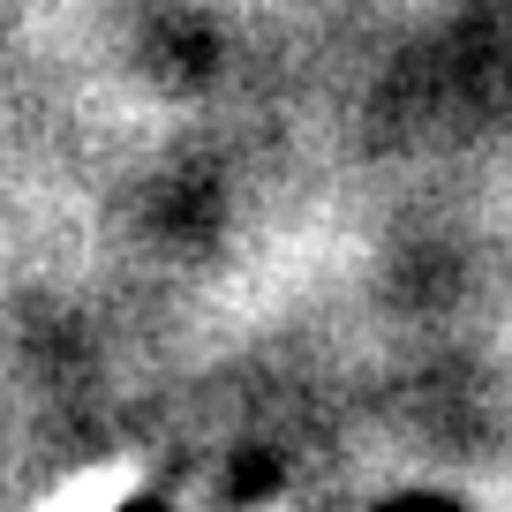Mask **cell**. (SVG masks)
Segmentation results:
<instances>
[{"instance_id":"obj_1","label":"cell","mask_w":512,"mask_h":512,"mask_svg":"<svg viewBox=\"0 0 512 512\" xmlns=\"http://www.w3.org/2000/svg\"><path fill=\"white\" fill-rule=\"evenodd\" d=\"M121 505H128V467H91V475H68L38 512H121Z\"/></svg>"}]
</instances>
